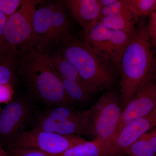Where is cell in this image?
I'll return each mask as SVG.
<instances>
[{"label":"cell","instance_id":"obj_17","mask_svg":"<svg viewBox=\"0 0 156 156\" xmlns=\"http://www.w3.org/2000/svg\"><path fill=\"white\" fill-rule=\"evenodd\" d=\"M82 113L69 105H60L48 107L34 116L51 122H60L79 116Z\"/></svg>","mask_w":156,"mask_h":156},{"label":"cell","instance_id":"obj_3","mask_svg":"<svg viewBox=\"0 0 156 156\" xmlns=\"http://www.w3.org/2000/svg\"><path fill=\"white\" fill-rule=\"evenodd\" d=\"M58 48L91 94L109 89L114 84L115 73L109 60L83 40L71 34L61 42Z\"/></svg>","mask_w":156,"mask_h":156},{"label":"cell","instance_id":"obj_28","mask_svg":"<svg viewBox=\"0 0 156 156\" xmlns=\"http://www.w3.org/2000/svg\"><path fill=\"white\" fill-rule=\"evenodd\" d=\"M115 1V0H98L101 9L111 5Z\"/></svg>","mask_w":156,"mask_h":156},{"label":"cell","instance_id":"obj_13","mask_svg":"<svg viewBox=\"0 0 156 156\" xmlns=\"http://www.w3.org/2000/svg\"><path fill=\"white\" fill-rule=\"evenodd\" d=\"M111 30L99 21L83 31V40L100 55L109 60L108 40Z\"/></svg>","mask_w":156,"mask_h":156},{"label":"cell","instance_id":"obj_14","mask_svg":"<svg viewBox=\"0 0 156 156\" xmlns=\"http://www.w3.org/2000/svg\"><path fill=\"white\" fill-rule=\"evenodd\" d=\"M109 145L100 140L95 139L73 147L62 153L46 154L48 156H109Z\"/></svg>","mask_w":156,"mask_h":156},{"label":"cell","instance_id":"obj_11","mask_svg":"<svg viewBox=\"0 0 156 156\" xmlns=\"http://www.w3.org/2000/svg\"><path fill=\"white\" fill-rule=\"evenodd\" d=\"M89 110L82 112L79 116L66 121L53 122L34 116L32 128L62 135H87Z\"/></svg>","mask_w":156,"mask_h":156},{"label":"cell","instance_id":"obj_32","mask_svg":"<svg viewBox=\"0 0 156 156\" xmlns=\"http://www.w3.org/2000/svg\"><path fill=\"white\" fill-rule=\"evenodd\" d=\"M130 156H131V155H130Z\"/></svg>","mask_w":156,"mask_h":156},{"label":"cell","instance_id":"obj_30","mask_svg":"<svg viewBox=\"0 0 156 156\" xmlns=\"http://www.w3.org/2000/svg\"><path fill=\"white\" fill-rule=\"evenodd\" d=\"M155 50H156V48L155 49Z\"/></svg>","mask_w":156,"mask_h":156},{"label":"cell","instance_id":"obj_27","mask_svg":"<svg viewBox=\"0 0 156 156\" xmlns=\"http://www.w3.org/2000/svg\"><path fill=\"white\" fill-rule=\"evenodd\" d=\"M7 17L0 11V53L4 52V34L6 22Z\"/></svg>","mask_w":156,"mask_h":156},{"label":"cell","instance_id":"obj_21","mask_svg":"<svg viewBox=\"0 0 156 156\" xmlns=\"http://www.w3.org/2000/svg\"><path fill=\"white\" fill-rule=\"evenodd\" d=\"M134 21L150 16L156 8V0H124Z\"/></svg>","mask_w":156,"mask_h":156},{"label":"cell","instance_id":"obj_1","mask_svg":"<svg viewBox=\"0 0 156 156\" xmlns=\"http://www.w3.org/2000/svg\"><path fill=\"white\" fill-rule=\"evenodd\" d=\"M17 73L30 99L48 107L73 103L65 91L50 54L27 49L18 56Z\"/></svg>","mask_w":156,"mask_h":156},{"label":"cell","instance_id":"obj_19","mask_svg":"<svg viewBox=\"0 0 156 156\" xmlns=\"http://www.w3.org/2000/svg\"><path fill=\"white\" fill-rule=\"evenodd\" d=\"M131 156H156V126L134 143L128 151Z\"/></svg>","mask_w":156,"mask_h":156},{"label":"cell","instance_id":"obj_12","mask_svg":"<svg viewBox=\"0 0 156 156\" xmlns=\"http://www.w3.org/2000/svg\"><path fill=\"white\" fill-rule=\"evenodd\" d=\"M68 12L83 28V31L98 21L101 8L98 0H64Z\"/></svg>","mask_w":156,"mask_h":156},{"label":"cell","instance_id":"obj_10","mask_svg":"<svg viewBox=\"0 0 156 156\" xmlns=\"http://www.w3.org/2000/svg\"><path fill=\"white\" fill-rule=\"evenodd\" d=\"M156 126V107L150 113L125 126L110 144V156H119L128 152L130 147L149 130Z\"/></svg>","mask_w":156,"mask_h":156},{"label":"cell","instance_id":"obj_8","mask_svg":"<svg viewBox=\"0 0 156 156\" xmlns=\"http://www.w3.org/2000/svg\"><path fill=\"white\" fill-rule=\"evenodd\" d=\"M87 141L76 135H62L32 128L23 132L13 142L4 147H12L30 149L49 154H57Z\"/></svg>","mask_w":156,"mask_h":156},{"label":"cell","instance_id":"obj_23","mask_svg":"<svg viewBox=\"0 0 156 156\" xmlns=\"http://www.w3.org/2000/svg\"><path fill=\"white\" fill-rule=\"evenodd\" d=\"M126 11H128V9L126 8L124 0H115L111 5L101 9L100 17L113 15Z\"/></svg>","mask_w":156,"mask_h":156},{"label":"cell","instance_id":"obj_18","mask_svg":"<svg viewBox=\"0 0 156 156\" xmlns=\"http://www.w3.org/2000/svg\"><path fill=\"white\" fill-rule=\"evenodd\" d=\"M66 93L73 103H84L90 99L91 93L81 80L60 79Z\"/></svg>","mask_w":156,"mask_h":156},{"label":"cell","instance_id":"obj_2","mask_svg":"<svg viewBox=\"0 0 156 156\" xmlns=\"http://www.w3.org/2000/svg\"><path fill=\"white\" fill-rule=\"evenodd\" d=\"M155 68L147 26L141 25L136 28L120 62V99L123 106H126L133 98L147 78L155 73Z\"/></svg>","mask_w":156,"mask_h":156},{"label":"cell","instance_id":"obj_31","mask_svg":"<svg viewBox=\"0 0 156 156\" xmlns=\"http://www.w3.org/2000/svg\"><path fill=\"white\" fill-rule=\"evenodd\" d=\"M0 111H1V110H0Z\"/></svg>","mask_w":156,"mask_h":156},{"label":"cell","instance_id":"obj_15","mask_svg":"<svg viewBox=\"0 0 156 156\" xmlns=\"http://www.w3.org/2000/svg\"><path fill=\"white\" fill-rule=\"evenodd\" d=\"M134 34H131L124 31L111 30L108 40L109 60L119 70L123 53L131 42Z\"/></svg>","mask_w":156,"mask_h":156},{"label":"cell","instance_id":"obj_16","mask_svg":"<svg viewBox=\"0 0 156 156\" xmlns=\"http://www.w3.org/2000/svg\"><path fill=\"white\" fill-rule=\"evenodd\" d=\"M98 21L112 30H122L134 34L136 30L135 21L128 11L118 14L101 17Z\"/></svg>","mask_w":156,"mask_h":156},{"label":"cell","instance_id":"obj_26","mask_svg":"<svg viewBox=\"0 0 156 156\" xmlns=\"http://www.w3.org/2000/svg\"><path fill=\"white\" fill-rule=\"evenodd\" d=\"M12 95L11 85L10 84L0 85V103L11 101Z\"/></svg>","mask_w":156,"mask_h":156},{"label":"cell","instance_id":"obj_6","mask_svg":"<svg viewBox=\"0 0 156 156\" xmlns=\"http://www.w3.org/2000/svg\"><path fill=\"white\" fill-rule=\"evenodd\" d=\"M41 0H21L20 9L7 19L4 51L18 56L28 49L33 34V18Z\"/></svg>","mask_w":156,"mask_h":156},{"label":"cell","instance_id":"obj_22","mask_svg":"<svg viewBox=\"0 0 156 156\" xmlns=\"http://www.w3.org/2000/svg\"><path fill=\"white\" fill-rule=\"evenodd\" d=\"M4 148L9 156H48L45 153L37 150L12 147Z\"/></svg>","mask_w":156,"mask_h":156},{"label":"cell","instance_id":"obj_24","mask_svg":"<svg viewBox=\"0 0 156 156\" xmlns=\"http://www.w3.org/2000/svg\"><path fill=\"white\" fill-rule=\"evenodd\" d=\"M21 3V0H0V11L8 19L17 11Z\"/></svg>","mask_w":156,"mask_h":156},{"label":"cell","instance_id":"obj_25","mask_svg":"<svg viewBox=\"0 0 156 156\" xmlns=\"http://www.w3.org/2000/svg\"><path fill=\"white\" fill-rule=\"evenodd\" d=\"M147 26L148 34L152 47L156 48V8L150 15Z\"/></svg>","mask_w":156,"mask_h":156},{"label":"cell","instance_id":"obj_4","mask_svg":"<svg viewBox=\"0 0 156 156\" xmlns=\"http://www.w3.org/2000/svg\"><path fill=\"white\" fill-rule=\"evenodd\" d=\"M33 18V34L28 49L43 54L57 49L72 34L73 23L62 1H41Z\"/></svg>","mask_w":156,"mask_h":156},{"label":"cell","instance_id":"obj_20","mask_svg":"<svg viewBox=\"0 0 156 156\" xmlns=\"http://www.w3.org/2000/svg\"><path fill=\"white\" fill-rule=\"evenodd\" d=\"M18 56L6 52L0 53V85L10 84L15 80L17 73Z\"/></svg>","mask_w":156,"mask_h":156},{"label":"cell","instance_id":"obj_5","mask_svg":"<svg viewBox=\"0 0 156 156\" xmlns=\"http://www.w3.org/2000/svg\"><path fill=\"white\" fill-rule=\"evenodd\" d=\"M121 99L114 91L104 93L89 109L87 136L110 144L122 115Z\"/></svg>","mask_w":156,"mask_h":156},{"label":"cell","instance_id":"obj_29","mask_svg":"<svg viewBox=\"0 0 156 156\" xmlns=\"http://www.w3.org/2000/svg\"><path fill=\"white\" fill-rule=\"evenodd\" d=\"M0 156H9L5 149L0 144Z\"/></svg>","mask_w":156,"mask_h":156},{"label":"cell","instance_id":"obj_7","mask_svg":"<svg viewBox=\"0 0 156 156\" xmlns=\"http://www.w3.org/2000/svg\"><path fill=\"white\" fill-rule=\"evenodd\" d=\"M34 115L33 104L27 96H19L7 104L0 111L1 145L7 146L26 131Z\"/></svg>","mask_w":156,"mask_h":156},{"label":"cell","instance_id":"obj_9","mask_svg":"<svg viewBox=\"0 0 156 156\" xmlns=\"http://www.w3.org/2000/svg\"><path fill=\"white\" fill-rule=\"evenodd\" d=\"M156 107V76L154 73L147 78L125 106L112 141L129 123L148 114Z\"/></svg>","mask_w":156,"mask_h":156}]
</instances>
